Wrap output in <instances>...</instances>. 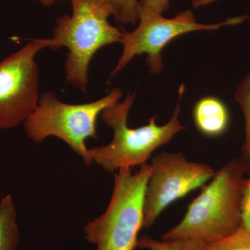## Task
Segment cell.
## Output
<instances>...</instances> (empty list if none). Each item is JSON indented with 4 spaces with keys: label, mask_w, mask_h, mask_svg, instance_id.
<instances>
[{
    "label": "cell",
    "mask_w": 250,
    "mask_h": 250,
    "mask_svg": "<svg viewBox=\"0 0 250 250\" xmlns=\"http://www.w3.org/2000/svg\"><path fill=\"white\" fill-rule=\"evenodd\" d=\"M235 99L241 106L245 119V139L239 159L245 172L250 176V70L240 83Z\"/></svg>",
    "instance_id": "11"
},
{
    "label": "cell",
    "mask_w": 250,
    "mask_h": 250,
    "mask_svg": "<svg viewBox=\"0 0 250 250\" xmlns=\"http://www.w3.org/2000/svg\"><path fill=\"white\" fill-rule=\"evenodd\" d=\"M207 250H250V231L239 227L220 241L207 245Z\"/></svg>",
    "instance_id": "13"
},
{
    "label": "cell",
    "mask_w": 250,
    "mask_h": 250,
    "mask_svg": "<svg viewBox=\"0 0 250 250\" xmlns=\"http://www.w3.org/2000/svg\"><path fill=\"white\" fill-rule=\"evenodd\" d=\"M113 16L118 22L135 24L138 22L139 0H108Z\"/></svg>",
    "instance_id": "14"
},
{
    "label": "cell",
    "mask_w": 250,
    "mask_h": 250,
    "mask_svg": "<svg viewBox=\"0 0 250 250\" xmlns=\"http://www.w3.org/2000/svg\"><path fill=\"white\" fill-rule=\"evenodd\" d=\"M170 0H141L139 4L163 14L168 9Z\"/></svg>",
    "instance_id": "16"
},
{
    "label": "cell",
    "mask_w": 250,
    "mask_h": 250,
    "mask_svg": "<svg viewBox=\"0 0 250 250\" xmlns=\"http://www.w3.org/2000/svg\"><path fill=\"white\" fill-rule=\"evenodd\" d=\"M72 14L59 18L49 49H68L64 69L67 82L86 93L88 70L96 52L120 42L122 31L111 25L113 11L108 0H70Z\"/></svg>",
    "instance_id": "3"
},
{
    "label": "cell",
    "mask_w": 250,
    "mask_h": 250,
    "mask_svg": "<svg viewBox=\"0 0 250 250\" xmlns=\"http://www.w3.org/2000/svg\"><path fill=\"white\" fill-rule=\"evenodd\" d=\"M248 18V16H236L215 24H202L197 22L190 10L181 11L174 18H166L163 14L139 4V25L132 31H122L123 53L110 77L123 70L135 57L144 54L149 72L157 75L164 69L163 50L171 41L193 31L218 30L225 26L236 25Z\"/></svg>",
    "instance_id": "6"
},
{
    "label": "cell",
    "mask_w": 250,
    "mask_h": 250,
    "mask_svg": "<svg viewBox=\"0 0 250 250\" xmlns=\"http://www.w3.org/2000/svg\"><path fill=\"white\" fill-rule=\"evenodd\" d=\"M16 219V207L9 194L0 201V250H18L20 232Z\"/></svg>",
    "instance_id": "10"
},
{
    "label": "cell",
    "mask_w": 250,
    "mask_h": 250,
    "mask_svg": "<svg viewBox=\"0 0 250 250\" xmlns=\"http://www.w3.org/2000/svg\"><path fill=\"white\" fill-rule=\"evenodd\" d=\"M38 2L41 3V4L45 5V6H49L59 1V0H35Z\"/></svg>",
    "instance_id": "18"
},
{
    "label": "cell",
    "mask_w": 250,
    "mask_h": 250,
    "mask_svg": "<svg viewBox=\"0 0 250 250\" xmlns=\"http://www.w3.org/2000/svg\"><path fill=\"white\" fill-rule=\"evenodd\" d=\"M217 1H218V0H192V6L195 9H199V8L204 7V6L213 4Z\"/></svg>",
    "instance_id": "17"
},
{
    "label": "cell",
    "mask_w": 250,
    "mask_h": 250,
    "mask_svg": "<svg viewBox=\"0 0 250 250\" xmlns=\"http://www.w3.org/2000/svg\"><path fill=\"white\" fill-rule=\"evenodd\" d=\"M194 123L197 130L207 137L223 134L229 125V113L225 104L213 96L204 97L195 104Z\"/></svg>",
    "instance_id": "9"
},
{
    "label": "cell",
    "mask_w": 250,
    "mask_h": 250,
    "mask_svg": "<svg viewBox=\"0 0 250 250\" xmlns=\"http://www.w3.org/2000/svg\"><path fill=\"white\" fill-rule=\"evenodd\" d=\"M150 164L139 171L121 169L114 174V187L106 211L87 224L85 239L97 250H134L144 223L145 192Z\"/></svg>",
    "instance_id": "5"
},
{
    "label": "cell",
    "mask_w": 250,
    "mask_h": 250,
    "mask_svg": "<svg viewBox=\"0 0 250 250\" xmlns=\"http://www.w3.org/2000/svg\"><path fill=\"white\" fill-rule=\"evenodd\" d=\"M244 167L240 159L229 161L188 205L182 221L163 240L193 238L206 244L220 241L239 228Z\"/></svg>",
    "instance_id": "1"
},
{
    "label": "cell",
    "mask_w": 250,
    "mask_h": 250,
    "mask_svg": "<svg viewBox=\"0 0 250 250\" xmlns=\"http://www.w3.org/2000/svg\"><path fill=\"white\" fill-rule=\"evenodd\" d=\"M184 90L182 84L179 90L178 103L170 121L165 125H158L157 116H153L147 125L129 127L128 118L134 104V93L128 94L123 103L119 102L104 110L100 116L104 123L113 129V138L107 145L88 149L93 162L111 174L121 169L146 164L156 149L170 142L175 135L185 129L179 120L180 101Z\"/></svg>",
    "instance_id": "2"
},
{
    "label": "cell",
    "mask_w": 250,
    "mask_h": 250,
    "mask_svg": "<svg viewBox=\"0 0 250 250\" xmlns=\"http://www.w3.org/2000/svg\"><path fill=\"white\" fill-rule=\"evenodd\" d=\"M241 228L250 231V176L243 181Z\"/></svg>",
    "instance_id": "15"
},
{
    "label": "cell",
    "mask_w": 250,
    "mask_h": 250,
    "mask_svg": "<svg viewBox=\"0 0 250 250\" xmlns=\"http://www.w3.org/2000/svg\"><path fill=\"white\" fill-rule=\"evenodd\" d=\"M207 245L193 238L159 241L150 236H142L139 238L137 248L148 250H207Z\"/></svg>",
    "instance_id": "12"
},
{
    "label": "cell",
    "mask_w": 250,
    "mask_h": 250,
    "mask_svg": "<svg viewBox=\"0 0 250 250\" xmlns=\"http://www.w3.org/2000/svg\"><path fill=\"white\" fill-rule=\"evenodd\" d=\"M122 97V90L114 88L96 101L73 104L60 101L52 92H45L41 94L35 110L24 122V131L36 143L52 136L62 140L89 166L93 161L85 141L97 139L98 116L106 108L119 103Z\"/></svg>",
    "instance_id": "4"
},
{
    "label": "cell",
    "mask_w": 250,
    "mask_h": 250,
    "mask_svg": "<svg viewBox=\"0 0 250 250\" xmlns=\"http://www.w3.org/2000/svg\"><path fill=\"white\" fill-rule=\"evenodd\" d=\"M214 174L210 166L187 161L182 153L157 154L145 192L143 228H150L171 204L204 187Z\"/></svg>",
    "instance_id": "8"
},
{
    "label": "cell",
    "mask_w": 250,
    "mask_h": 250,
    "mask_svg": "<svg viewBox=\"0 0 250 250\" xmlns=\"http://www.w3.org/2000/svg\"><path fill=\"white\" fill-rule=\"evenodd\" d=\"M52 42L34 39L0 62V129L16 127L35 110L41 96L36 57Z\"/></svg>",
    "instance_id": "7"
}]
</instances>
